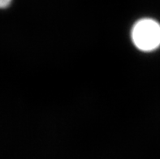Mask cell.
<instances>
[{
  "mask_svg": "<svg viewBox=\"0 0 160 159\" xmlns=\"http://www.w3.org/2000/svg\"><path fill=\"white\" fill-rule=\"evenodd\" d=\"M13 0H0V9H6L10 7Z\"/></svg>",
  "mask_w": 160,
  "mask_h": 159,
  "instance_id": "obj_2",
  "label": "cell"
},
{
  "mask_svg": "<svg viewBox=\"0 0 160 159\" xmlns=\"http://www.w3.org/2000/svg\"><path fill=\"white\" fill-rule=\"evenodd\" d=\"M132 40L142 51H152L160 46V24L152 19H142L134 24Z\"/></svg>",
  "mask_w": 160,
  "mask_h": 159,
  "instance_id": "obj_1",
  "label": "cell"
}]
</instances>
